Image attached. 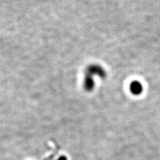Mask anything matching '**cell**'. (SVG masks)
<instances>
[{"instance_id": "1", "label": "cell", "mask_w": 160, "mask_h": 160, "mask_svg": "<svg viewBox=\"0 0 160 160\" xmlns=\"http://www.w3.org/2000/svg\"><path fill=\"white\" fill-rule=\"evenodd\" d=\"M131 91L133 92L134 94H139L142 91V87L139 83L138 82H134L131 86Z\"/></svg>"}]
</instances>
